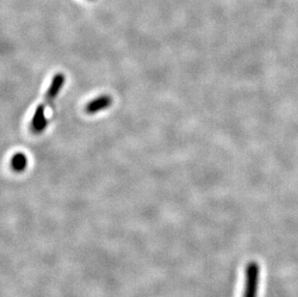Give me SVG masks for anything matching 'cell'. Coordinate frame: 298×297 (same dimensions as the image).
<instances>
[{
	"label": "cell",
	"instance_id": "4",
	"mask_svg": "<svg viewBox=\"0 0 298 297\" xmlns=\"http://www.w3.org/2000/svg\"><path fill=\"white\" fill-rule=\"evenodd\" d=\"M112 105V99L109 96H101L93 101H91L87 106L86 111L89 114H95L99 111H102Z\"/></svg>",
	"mask_w": 298,
	"mask_h": 297
},
{
	"label": "cell",
	"instance_id": "2",
	"mask_svg": "<svg viewBox=\"0 0 298 297\" xmlns=\"http://www.w3.org/2000/svg\"><path fill=\"white\" fill-rule=\"evenodd\" d=\"M45 106L43 105H39L36 109L31 126L33 131L36 133H41L44 131V129L47 127V119H46V114H45Z\"/></svg>",
	"mask_w": 298,
	"mask_h": 297
},
{
	"label": "cell",
	"instance_id": "5",
	"mask_svg": "<svg viewBox=\"0 0 298 297\" xmlns=\"http://www.w3.org/2000/svg\"><path fill=\"white\" fill-rule=\"evenodd\" d=\"M11 165L15 171L21 172L27 166V158L25 157V155H23L21 153H18L12 158Z\"/></svg>",
	"mask_w": 298,
	"mask_h": 297
},
{
	"label": "cell",
	"instance_id": "3",
	"mask_svg": "<svg viewBox=\"0 0 298 297\" xmlns=\"http://www.w3.org/2000/svg\"><path fill=\"white\" fill-rule=\"evenodd\" d=\"M64 83H65V76H64L63 73H57L53 76V81H52L50 88L47 92V95H46L47 102L53 101L58 96V94H59L60 90L63 87Z\"/></svg>",
	"mask_w": 298,
	"mask_h": 297
},
{
	"label": "cell",
	"instance_id": "1",
	"mask_svg": "<svg viewBox=\"0 0 298 297\" xmlns=\"http://www.w3.org/2000/svg\"><path fill=\"white\" fill-rule=\"evenodd\" d=\"M244 290L242 297H258L259 282H260V265L255 261L246 264Z\"/></svg>",
	"mask_w": 298,
	"mask_h": 297
}]
</instances>
